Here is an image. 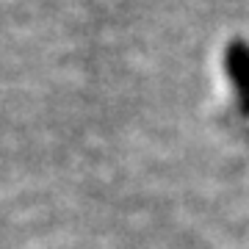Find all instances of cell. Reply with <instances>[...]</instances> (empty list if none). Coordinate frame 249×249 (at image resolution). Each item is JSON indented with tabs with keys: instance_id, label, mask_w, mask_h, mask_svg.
Listing matches in <instances>:
<instances>
[{
	"instance_id": "cell-1",
	"label": "cell",
	"mask_w": 249,
	"mask_h": 249,
	"mask_svg": "<svg viewBox=\"0 0 249 249\" xmlns=\"http://www.w3.org/2000/svg\"><path fill=\"white\" fill-rule=\"evenodd\" d=\"M227 72L235 91H238L241 108L249 114V45L247 42H232L227 47Z\"/></svg>"
}]
</instances>
